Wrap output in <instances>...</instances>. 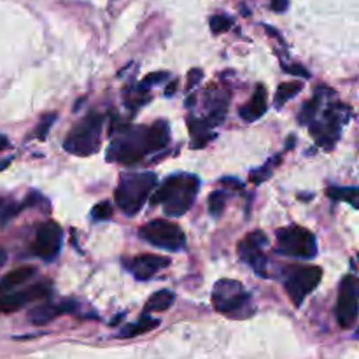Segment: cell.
<instances>
[{
	"instance_id": "6da1fadb",
	"label": "cell",
	"mask_w": 359,
	"mask_h": 359,
	"mask_svg": "<svg viewBox=\"0 0 359 359\" xmlns=\"http://www.w3.org/2000/svg\"><path fill=\"white\" fill-rule=\"evenodd\" d=\"M200 179L191 174H177L168 177L151 196L153 205H163L167 216H182L188 212L196 198Z\"/></svg>"
},
{
	"instance_id": "7a4b0ae2",
	"label": "cell",
	"mask_w": 359,
	"mask_h": 359,
	"mask_svg": "<svg viewBox=\"0 0 359 359\" xmlns=\"http://www.w3.org/2000/svg\"><path fill=\"white\" fill-rule=\"evenodd\" d=\"M147 154H153L149 139V126H119L118 135L109 147V161L123 165H135Z\"/></svg>"
},
{
	"instance_id": "3957f363",
	"label": "cell",
	"mask_w": 359,
	"mask_h": 359,
	"mask_svg": "<svg viewBox=\"0 0 359 359\" xmlns=\"http://www.w3.org/2000/svg\"><path fill=\"white\" fill-rule=\"evenodd\" d=\"M156 186V175L151 172H142V174H123L119 177V184L114 191L116 205L121 209L125 216H137L147 198L153 193Z\"/></svg>"
},
{
	"instance_id": "277c9868",
	"label": "cell",
	"mask_w": 359,
	"mask_h": 359,
	"mask_svg": "<svg viewBox=\"0 0 359 359\" xmlns=\"http://www.w3.org/2000/svg\"><path fill=\"white\" fill-rule=\"evenodd\" d=\"M102 126H104V118L98 112H90L86 118L72 126L63 142V147L77 156L95 154L100 149Z\"/></svg>"
},
{
	"instance_id": "5b68a950",
	"label": "cell",
	"mask_w": 359,
	"mask_h": 359,
	"mask_svg": "<svg viewBox=\"0 0 359 359\" xmlns=\"http://www.w3.org/2000/svg\"><path fill=\"white\" fill-rule=\"evenodd\" d=\"M351 107L344 104H333L325 111L321 119H314L311 123V133L314 135L316 142L325 149L335 147L337 140L340 139L342 126L349 121Z\"/></svg>"
},
{
	"instance_id": "8992f818",
	"label": "cell",
	"mask_w": 359,
	"mask_h": 359,
	"mask_svg": "<svg viewBox=\"0 0 359 359\" xmlns=\"http://www.w3.org/2000/svg\"><path fill=\"white\" fill-rule=\"evenodd\" d=\"M277 252L290 256V258L312 259L318 255V241L307 228H280L277 230Z\"/></svg>"
},
{
	"instance_id": "52a82bcc",
	"label": "cell",
	"mask_w": 359,
	"mask_h": 359,
	"mask_svg": "<svg viewBox=\"0 0 359 359\" xmlns=\"http://www.w3.org/2000/svg\"><path fill=\"white\" fill-rule=\"evenodd\" d=\"M140 238L147 244L165 251H181L186 245V237L177 224L165 219H154L140 226Z\"/></svg>"
},
{
	"instance_id": "ba28073f",
	"label": "cell",
	"mask_w": 359,
	"mask_h": 359,
	"mask_svg": "<svg viewBox=\"0 0 359 359\" xmlns=\"http://www.w3.org/2000/svg\"><path fill=\"white\" fill-rule=\"evenodd\" d=\"M212 304L221 314L238 316V311L251 305V297L238 280L221 279L212 290Z\"/></svg>"
},
{
	"instance_id": "9c48e42d",
	"label": "cell",
	"mask_w": 359,
	"mask_h": 359,
	"mask_svg": "<svg viewBox=\"0 0 359 359\" xmlns=\"http://www.w3.org/2000/svg\"><path fill=\"white\" fill-rule=\"evenodd\" d=\"M323 279V270L319 266H304L297 269L286 279V291L294 307H300L305 298L319 286Z\"/></svg>"
},
{
	"instance_id": "30bf717a",
	"label": "cell",
	"mask_w": 359,
	"mask_h": 359,
	"mask_svg": "<svg viewBox=\"0 0 359 359\" xmlns=\"http://www.w3.org/2000/svg\"><path fill=\"white\" fill-rule=\"evenodd\" d=\"M358 294L359 284L354 276L344 277L337 302V321L342 328H353L358 319Z\"/></svg>"
},
{
	"instance_id": "8fae6325",
	"label": "cell",
	"mask_w": 359,
	"mask_h": 359,
	"mask_svg": "<svg viewBox=\"0 0 359 359\" xmlns=\"http://www.w3.org/2000/svg\"><path fill=\"white\" fill-rule=\"evenodd\" d=\"M62 242L63 231L60 224L55 223V221H46L37 228L32 251L44 262H53L58 256L60 249H62Z\"/></svg>"
},
{
	"instance_id": "7c38bea8",
	"label": "cell",
	"mask_w": 359,
	"mask_h": 359,
	"mask_svg": "<svg viewBox=\"0 0 359 359\" xmlns=\"http://www.w3.org/2000/svg\"><path fill=\"white\" fill-rule=\"evenodd\" d=\"M269 244V238L263 231H252L245 235L244 241L238 244V255L245 263L255 269L258 276L266 277V258L263 255V248Z\"/></svg>"
},
{
	"instance_id": "4fadbf2b",
	"label": "cell",
	"mask_w": 359,
	"mask_h": 359,
	"mask_svg": "<svg viewBox=\"0 0 359 359\" xmlns=\"http://www.w3.org/2000/svg\"><path fill=\"white\" fill-rule=\"evenodd\" d=\"M49 293H51V290H49L48 284H35V286L25 287L16 293L0 294V312H4V314L16 312L27 307L28 304H34V302L49 297Z\"/></svg>"
},
{
	"instance_id": "5bb4252c",
	"label": "cell",
	"mask_w": 359,
	"mask_h": 359,
	"mask_svg": "<svg viewBox=\"0 0 359 359\" xmlns=\"http://www.w3.org/2000/svg\"><path fill=\"white\" fill-rule=\"evenodd\" d=\"M125 266L135 276V279L147 280L153 276H156L160 270L170 265V259L163 258L158 255H140L132 259H125Z\"/></svg>"
},
{
	"instance_id": "9a60e30c",
	"label": "cell",
	"mask_w": 359,
	"mask_h": 359,
	"mask_svg": "<svg viewBox=\"0 0 359 359\" xmlns=\"http://www.w3.org/2000/svg\"><path fill=\"white\" fill-rule=\"evenodd\" d=\"M76 304L74 302H62V304H44L39 305V307L32 309L28 319H30L32 325L35 326H44L48 323H51L53 319L58 318L60 314H65V312H74Z\"/></svg>"
},
{
	"instance_id": "2e32d148",
	"label": "cell",
	"mask_w": 359,
	"mask_h": 359,
	"mask_svg": "<svg viewBox=\"0 0 359 359\" xmlns=\"http://www.w3.org/2000/svg\"><path fill=\"white\" fill-rule=\"evenodd\" d=\"M266 107H269V100H266V88L263 84H258L255 90V95L249 100V104L242 105L241 107V118L244 121H256V119L262 118L266 112Z\"/></svg>"
},
{
	"instance_id": "e0dca14e",
	"label": "cell",
	"mask_w": 359,
	"mask_h": 359,
	"mask_svg": "<svg viewBox=\"0 0 359 359\" xmlns=\"http://www.w3.org/2000/svg\"><path fill=\"white\" fill-rule=\"evenodd\" d=\"M188 125H189V133L193 137L191 147L193 149H200V147L205 146L207 142L216 137V133L210 132L212 126L205 121V119H198V118H188Z\"/></svg>"
},
{
	"instance_id": "ac0fdd59",
	"label": "cell",
	"mask_w": 359,
	"mask_h": 359,
	"mask_svg": "<svg viewBox=\"0 0 359 359\" xmlns=\"http://www.w3.org/2000/svg\"><path fill=\"white\" fill-rule=\"evenodd\" d=\"M35 276L34 266H20V269L13 270V272L6 273V276L0 279V293H11L14 287L21 286L23 283H27L28 279Z\"/></svg>"
},
{
	"instance_id": "d6986e66",
	"label": "cell",
	"mask_w": 359,
	"mask_h": 359,
	"mask_svg": "<svg viewBox=\"0 0 359 359\" xmlns=\"http://www.w3.org/2000/svg\"><path fill=\"white\" fill-rule=\"evenodd\" d=\"M149 139L153 153L165 149L170 140V128H168L167 121H156L153 126H149Z\"/></svg>"
},
{
	"instance_id": "ffe728a7",
	"label": "cell",
	"mask_w": 359,
	"mask_h": 359,
	"mask_svg": "<svg viewBox=\"0 0 359 359\" xmlns=\"http://www.w3.org/2000/svg\"><path fill=\"white\" fill-rule=\"evenodd\" d=\"M158 326H160V321H158V319L142 316L140 321L133 323V325H126L125 328H121L119 337H121V339H130V337H137V335H142V333L146 332H151V330L158 328Z\"/></svg>"
},
{
	"instance_id": "44dd1931",
	"label": "cell",
	"mask_w": 359,
	"mask_h": 359,
	"mask_svg": "<svg viewBox=\"0 0 359 359\" xmlns=\"http://www.w3.org/2000/svg\"><path fill=\"white\" fill-rule=\"evenodd\" d=\"M174 302H175V294L172 293V291L161 290V291H156V293L147 300L146 309L149 312H163V311H168Z\"/></svg>"
},
{
	"instance_id": "7402d4cb",
	"label": "cell",
	"mask_w": 359,
	"mask_h": 359,
	"mask_svg": "<svg viewBox=\"0 0 359 359\" xmlns=\"http://www.w3.org/2000/svg\"><path fill=\"white\" fill-rule=\"evenodd\" d=\"M326 195L332 200H337V202H347L354 207V209H359V189L358 188H333L326 189Z\"/></svg>"
},
{
	"instance_id": "603a6c76",
	"label": "cell",
	"mask_w": 359,
	"mask_h": 359,
	"mask_svg": "<svg viewBox=\"0 0 359 359\" xmlns=\"http://www.w3.org/2000/svg\"><path fill=\"white\" fill-rule=\"evenodd\" d=\"M304 90V83H283L279 84L277 88V93H276V107L277 109H283V105L286 104L287 100H291L293 97H297L300 91Z\"/></svg>"
},
{
	"instance_id": "cb8c5ba5",
	"label": "cell",
	"mask_w": 359,
	"mask_h": 359,
	"mask_svg": "<svg viewBox=\"0 0 359 359\" xmlns=\"http://www.w3.org/2000/svg\"><path fill=\"white\" fill-rule=\"evenodd\" d=\"M321 102H323L321 91H316L314 98H312V100H309V102H305L304 107H302L300 116H298V121H300L302 125H311V123L316 119V116H318V111H319V105H321Z\"/></svg>"
},
{
	"instance_id": "d4e9b609",
	"label": "cell",
	"mask_w": 359,
	"mask_h": 359,
	"mask_svg": "<svg viewBox=\"0 0 359 359\" xmlns=\"http://www.w3.org/2000/svg\"><path fill=\"white\" fill-rule=\"evenodd\" d=\"M25 209V203L16 202L13 198H0V224H7Z\"/></svg>"
},
{
	"instance_id": "484cf974",
	"label": "cell",
	"mask_w": 359,
	"mask_h": 359,
	"mask_svg": "<svg viewBox=\"0 0 359 359\" xmlns=\"http://www.w3.org/2000/svg\"><path fill=\"white\" fill-rule=\"evenodd\" d=\"M228 195L224 191H212L209 195V212L210 216L217 217L223 212L224 205H226Z\"/></svg>"
},
{
	"instance_id": "4316f807",
	"label": "cell",
	"mask_w": 359,
	"mask_h": 359,
	"mask_svg": "<svg viewBox=\"0 0 359 359\" xmlns=\"http://www.w3.org/2000/svg\"><path fill=\"white\" fill-rule=\"evenodd\" d=\"M231 27H233V20L224 16V14H216V16L210 18V30H212V34H224Z\"/></svg>"
},
{
	"instance_id": "83f0119b",
	"label": "cell",
	"mask_w": 359,
	"mask_h": 359,
	"mask_svg": "<svg viewBox=\"0 0 359 359\" xmlns=\"http://www.w3.org/2000/svg\"><path fill=\"white\" fill-rule=\"evenodd\" d=\"M91 217L95 221H105L112 217V205L109 202H100L93 207L91 210Z\"/></svg>"
},
{
	"instance_id": "f1b7e54d",
	"label": "cell",
	"mask_w": 359,
	"mask_h": 359,
	"mask_svg": "<svg viewBox=\"0 0 359 359\" xmlns=\"http://www.w3.org/2000/svg\"><path fill=\"white\" fill-rule=\"evenodd\" d=\"M165 79H168L167 72H153V74H149V76H146L142 81H140L139 88H140V90L147 91L151 86H156V84L163 83Z\"/></svg>"
},
{
	"instance_id": "f546056e",
	"label": "cell",
	"mask_w": 359,
	"mask_h": 359,
	"mask_svg": "<svg viewBox=\"0 0 359 359\" xmlns=\"http://www.w3.org/2000/svg\"><path fill=\"white\" fill-rule=\"evenodd\" d=\"M276 161V160H273ZM272 161V163H273ZM272 163L265 165V167H262L259 170H255L251 174V182H255V184H259V182H263L265 179L270 177V174H272Z\"/></svg>"
},
{
	"instance_id": "4dcf8cb0",
	"label": "cell",
	"mask_w": 359,
	"mask_h": 359,
	"mask_svg": "<svg viewBox=\"0 0 359 359\" xmlns=\"http://www.w3.org/2000/svg\"><path fill=\"white\" fill-rule=\"evenodd\" d=\"M56 119V114H49V116H46L44 119H42L41 121V125L37 126V137L41 140H44L46 139V135H48V130L51 128V125H53V121H55Z\"/></svg>"
},
{
	"instance_id": "1f68e13d",
	"label": "cell",
	"mask_w": 359,
	"mask_h": 359,
	"mask_svg": "<svg viewBox=\"0 0 359 359\" xmlns=\"http://www.w3.org/2000/svg\"><path fill=\"white\" fill-rule=\"evenodd\" d=\"M202 77H203V72L200 69H191V70H189V74H188V90L195 88L196 84H198L200 81H202Z\"/></svg>"
},
{
	"instance_id": "d6a6232c",
	"label": "cell",
	"mask_w": 359,
	"mask_h": 359,
	"mask_svg": "<svg viewBox=\"0 0 359 359\" xmlns=\"http://www.w3.org/2000/svg\"><path fill=\"white\" fill-rule=\"evenodd\" d=\"M284 70L290 74H293V76H300V77H311V74L305 70V67L302 65H284Z\"/></svg>"
},
{
	"instance_id": "836d02e7",
	"label": "cell",
	"mask_w": 359,
	"mask_h": 359,
	"mask_svg": "<svg viewBox=\"0 0 359 359\" xmlns=\"http://www.w3.org/2000/svg\"><path fill=\"white\" fill-rule=\"evenodd\" d=\"M290 7V0H272V9L276 13H284Z\"/></svg>"
},
{
	"instance_id": "e575fe53",
	"label": "cell",
	"mask_w": 359,
	"mask_h": 359,
	"mask_svg": "<svg viewBox=\"0 0 359 359\" xmlns=\"http://www.w3.org/2000/svg\"><path fill=\"white\" fill-rule=\"evenodd\" d=\"M221 184H223V186H230V188H237V189L244 188V184H242V182L238 181V179H231V177L221 179Z\"/></svg>"
},
{
	"instance_id": "d590c367",
	"label": "cell",
	"mask_w": 359,
	"mask_h": 359,
	"mask_svg": "<svg viewBox=\"0 0 359 359\" xmlns=\"http://www.w3.org/2000/svg\"><path fill=\"white\" fill-rule=\"evenodd\" d=\"M175 90H177V81H172L167 86V90H165V95H167V97H172V95L175 93Z\"/></svg>"
},
{
	"instance_id": "8d00e7d4",
	"label": "cell",
	"mask_w": 359,
	"mask_h": 359,
	"mask_svg": "<svg viewBox=\"0 0 359 359\" xmlns=\"http://www.w3.org/2000/svg\"><path fill=\"white\" fill-rule=\"evenodd\" d=\"M6 262H7V252L4 251V248H0V269L6 265Z\"/></svg>"
},
{
	"instance_id": "74e56055",
	"label": "cell",
	"mask_w": 359,
	"mask_h": 359,
	"mask_svg": "<svg viewBox=\"0 0 359 359\" xmlns=\"http://www.w3.org/2000/svg\"><path fill=\"white\" fill-rule=\"evenodd\" d=\"M7 146H9V139L6 135H0V151L6 149Z\"/></svg>"
}]
</instances>
